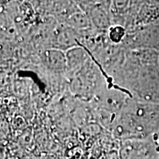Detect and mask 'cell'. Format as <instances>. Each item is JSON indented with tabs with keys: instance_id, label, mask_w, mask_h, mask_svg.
Returning a JSON list of instances; mask_svg holds the SVG:
<instances>
[{
	"instance_id": "obj_1",
	"label": "cell",
	"mask_w": 159,
	"mask_h": 159,
	"mask_svg": "<svg viewBox=\"0 0 159 159\" xmlns=\"http://www.w3.org/2000/svg\"><path fill=\"white\" fill-rule=\"evenodd\" d=\"M44 61L52 69L63 71L67 66V58L63 52L51 49L44 53Z\"/></svg>"
},
{
	"instance_id": "obj_4",
	"label": "cell",
	"mask_w": 159,
	"mask_h": 159,
	"mask_svg": "<svg viewBox=\"0 0 159 159\" xmlns=\"http://www.w3.org/2000/svg\"><path fill=\"white\" fill-rule=\"evenodd\" d=\"M125 34V29L121 26H115L111 27L109 30V39L114 43L120 42Z\"/></svg>"
},
{
	"instance_id": "obj_5",
	"label": "cell",
	"mask_w": 159,
	"mask_h": 159,
	"mask_svg": "<svg viewBox=\"0 0 159 159\" xmlns=\"http://www.w3.org/2000/svg\"><path fill=\"white\" fill-rule=\"evenodd\" d=\"M120 157L119 156V154L117 153L116 151H111L107 155L106 159H119Z\"/></svg>"
},
{
	"instance_id": "obj_3",
	"label": "cell",
	"mask_w": 159,
	"mask_h": 159,
	"mask_svg": "<svg viewBox=\"0 0 159 159\" xmlns=\"http://www.w3.org/2000/svg\"><path fill=\"white\" fill-rule=\"evenodd\" d=\"M69 22L77 28H85L89 25V20L84 14L77 13L73 15L69 19Z\"/></svg>"
},
{
	"instance_id": "obj_2",
	"label": "cell",
	"mask_w": 159,
	"mask_h": 159,
	"mask_svg": "<svg viewBox=\"0 0 159 159\" xmlns=\"http://www.w3.org/2000/svg\"><path fill=\"white\" fill-rule=\"evenodd\" d=\"M91 19L98 27L106 28L109 25V18L104 8L97 7L91 11Z\"/></svg>"
}]
</instances>
